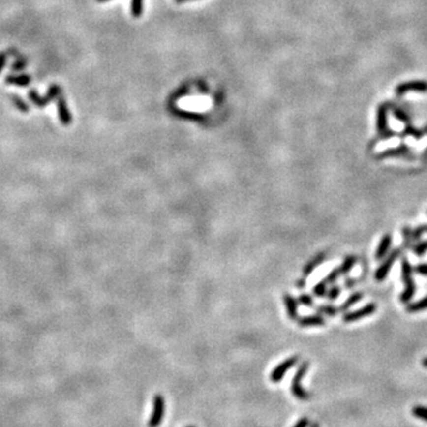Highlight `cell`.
Returning <instances> with one entry per match:
<instances>
[{"label":"cell","mask_w":427,"mask_h":427,"mask_svg":"<svg viewBox=\"0 0 427 427\" xmlns=\"http://www.w3.org/2000/svg\"><path fill=\"white\" fill-rule=\"evenodd\" d=\"M401 273H402V281L405 284V290L400 296V301L402 303H408L415 294V284L413 280V267L407 259H402L401 261Z\"/></svg>","instance_id":"obj_1"},{"label":"cell","mask_w":427,"mask_h":427,"mask_svg":"<svg viewBox=\"0 0 427 427\" xmlns=\"http://www.w3.org/2000/svg\"><path fill=\"white\" fill-rule=\"evenodd\" d=\"M307 368H308V363L307 362L303 363L298 370H297V373L294 374L292 383H291V391H292V394L297 397V399L302 401H306L308 400V397H310V394H308L302 386V380L304 379L305 374H306L307 371Z\"/></svg>","instance_id":"obj_2"},{"label":"cell","mask_w":427,"mask_h":427,"mask_svg":"<svg viewBox=\"0 0 427 427\" xmlns=\"http://www.w3.org/2000/svg\"><path fill=\"white\" fill-rule=\"evenodd\" d=\"M165 413V400L163 395H155L153 399V412L149 420V427H158L161 424Z\"/></svg>","instance_id":"obj_3"},{"label":"cell","mask_w":427,"mask_h":427,"mask_svg":"<svg viewBox=\"0 0 427 427\" xmlns=\"http://www.w3.org/2000/svg\"><path fill=\"white\" fill-rule=\"evenodd\" d=\"M400 254H401L400 249H394L393 252L389 254L387 258L385 259V261L380 265V267L377 268L376 272H375V279H376L377 281H382L387 278L389 271L392 270L394 262L396 261L397 258H399Z\"/></svg>","instance_id":"obj_4"},{"label":"cell","mask_w":427,"mask_h":427,"mask_svg":"<svg viewBox=\"0 0 427 427\" xmlns=\"http://www.w3.org/2000/svg\"><path fill=\"white\" fill-rule=\"evenodd\" d=\"M387 109L388 106L387 103H383L377 108V114H376V126L379 129L380 135L382 138H389L393 137L392 131H389L387 126Z\"/></svg>","instance_id":"obj_5"},{"label":"cell","mask_w":427,"mask_h":427,"mask_svg":"<svg viewBox=\"0 0 427 427\" xmlns=\"http://www.w3.org/2000/svg\"><path fill=\"white\" fill-rule=\"evenodd\" d=\"M375 311H376V305H375L374 303H370V304L365 305V306L359 308V310H355V311H351V312L344 313V316H343V320H344L345 323L355 322V320H360L362 318H366V317L370 316V314H373Z\"/></svg>","instance_id":"obj_6"},{"label":"cell","mask_w":427,"mask_h":427,"mask_svg":"<svg viewBox=\"0 0 427 427\" xmlns=\"http://www.w3.org/2000/svg\"><path fill=\"white\" fill-rule=\"evenodd\" d=\"M297 362H298V356L290 357V359L285 360L284 362H281L278 367L274 368L272 374H271V381L274 383L280 382L282 377H284V375L287 373L288 369H291L294 365H297Z\"/></svg>","instance_id":"obj_7"},{"label":"cell","mask_w":427,"mask_h":427,"mask_svg":"<svg viewBox=\"0 0 427 427\" xmlns=\"http://www.w3.org/2000/svg\"><path fill=\"white\" fill-rule=\"evenodd\" d=\"M397 95H403L407 92H427V82L425 81H408L401 83L395 89Z\"/></svg>","instance_id":"obj_8"},{"label":"cell","mask_w":427,"mask_h":427,"mask_svg":"<svg viewBox=\"0 0 427 427\" xmlns=\"http://www.w3.org/2000/svg\"><path fill=\"white\" fill-rule=\"evenodd\" d=\"M57 111H59V118L61 123H62L63 126L70 125L73 118H71V113L70 111H69L67 102H65V100L63 99L62 96H60L59 100H57Z\"/></svg>","instance_id":"obj_9"},{"label":"cell","mask_w":427,"mask_h":427,"mask_svg":"<svg viewBox=\"0 0 427 427\" xmlns=\"http://www.w3.org/2000/svg\"><path fill=\"white\" fill-rule=\"evenodd\" d=\"M389 157H412L411 150H409L406 145H400L399 147H394V149L385 150L382 153L377 155L379 159H383V158H389Z\"/></svg>","instance_id":"obj_10"},{"label":"cell","mask_w":427,"mask_h":427,"mask_svg":"<svg viewBox=\"0 0 427 427\" xmlns=\"http://www.w3.org/2000/svg\"><path fill=\"white\" fill-rule=\"evenodd\" d=\"M391 246H392V235L386 234V235H383V238L381 239L379 246H377L376 253H375V258H376L377 260H381V259L385 258Z\"/></svg>","instance_id":"obj_11"},{"label":"cell","mask_w":427,"mask_h":427,"mask_svg":"<svg viewBox=\"0 0 427 427\" xmlns=\"http://www.w3.org/2000/svg\"><path fill=\"white\" fill-rule=\"evenodd\" d=\"M325 324V320L319 314H314V316H307L304 318L299 319V325L301 327H322Z\"/></svg>","instance_id":"obj_12"},{"label":"cell","mask_w":427,"mask_h":427,"mask_svg":"<svg viewBox=\"0 0 427 427\" xmlns=\"http://www.w3.org/2000/svg\"><path fill=\"white\" fill-rule=\"evenodd\" d=\"M284 301L287 308L288 317H290L291 319H296L297 312H298V304H297V301L293 298V297H291L288 293H286L284 296Z\"/></svg>","instance_id":"obj_13"},{"label":"cell","mask_w":427,"mask_h":427,"mask_svg":"<svg viewBox=\"0 0 427 427\" xmlns=\"http://www.w3.org/2000/svg\"><path fill=\"white\" fill-rule=\"evenodd\" d=\"M5 82L10 83V85H16L19 87H27L29 83L31 82V77L28 75H19V76H7Z\"/></svg>","instance_id":"obj_14"},{"label":"cell","mask_w":427,"mask_h":427,"mask_svg":"<svg viewBox=\"0 0 427 427\" xmlns=\"http://www.w3.org/2000/svg\"><path fill=\"white\" fill-rule=\"evenodd\" d=\"M356 262H357L356 256L348 255L347 258L344 259V261H343V264L338 267L340 274H347V273L350 272V271L354 268L355 265H356Z\"/></svg>","instance_id":"obj_15"},{"label":"cell","mask_w":427,"mask_h":427,"mask_svg":"<svg viewBox=\"0 0 427 427\" xmlns=\"http://www.w3.org/2000/svg\"><path fill=\"white\" fill-rule=\"evenodd\" d=\"M324 260H325V254L322 253V254H318V255H317V256H314L312 260L308 262V264L304 268V274H305V275H308V274L312 272L314 268L318 267L319 265L322 264V262L324 261Z\"/></svg>","instance_id":"obj_16"},{"label":"cell","mask_w":427,"mask_h":427,"mask_svg":"<svg viewBox=\"0 0 427 427\" xmlns=\"http://www.w3.org/2000/svg\"><path fill=\"white\" fill-rule=\"evenodd\" d=\"M362 298H363V294L361 292H355L353 294H350V296L348 297L347 301H345L342 305H340L339 310L340 311H347L349 307H351L353 305L356 304V303H359Z\"/></svg>","instance_id":"obj_17"},{"label":"cell","mask_w":427,"mask_h":427,"mask_svg":"<svg viewBox=\"0 0 427 427\" xmlns=\"http://www.w3.org/2000/svg\"><path fill=\"white\" fill-rule=\"evenodd\" d=\"M29 97H30L31 101H32V102L37 107H39V108H44V107L47 106L49 102H50V101L47 99V96H44V97L39 96V95L37 94L34 91L29 92Z\"/></svg>","instance_id":"obj_18"},{"label":"cell","mask_w":427,"mask_h":427,"mask_svg":"<svg viewBox=\"0 0 427 427\" xmlns=\"http://www.w3.org/2000/svg\"><path fill=\"white\" fill-rule=\"evenodd\" d=\"M426 308H427V296L424 297V298L420 299V301L408 304L407 311L408 312H419V311L426 310Z\"/></svg>","instance_id":"obj_19"},{"label":"cell","mask_w":427,"mask_h":427,"mask_svg":"<svg viewBox=\"0 0 427 427\" xmlns=\"http://www.w3.org/2000/svg\"><path fill=\"white\" fill-rule=\"evenodd\" d=\"M144 0H132L131 1V13L135 18H139L143 14Z\"/></svg>","instance_id":"obj_20"},{"label":"cell","mask_w":427,"mask_h":427,"mask_svg":"<svg viewBox=\"0 0 427 427\" xmlns=\"http://www.w3.org/2000/svg\"><path fill=\"white\" fill-rule=\"evenodd\" d=\"M427 131L426 129H424V131H420V129L414 128V127L407 125V127L405 128V131H403L402 135H412V137H414L415 139H420V138H423V135L425 134V132Z\"/></svg>","instance_id":"obj_21"},{"label":"cell","mask_w":427,"mask_h":427,"mask_svg":"<svg viewBox=\"0 0 427 427\" xmlns=\"http://www.w3.org/2000/svg\"><path fill=\"white\" fill-rule=\"evenodd\" d=\"M317 311H318V313H324L330 317H335L338 313V308L333 306V305H322L317 308Z\"/></svg>","instance_id":"obj_22"},{"label":"cell","mask_w":427,"mask_h":427,"mask_svg":"<svg viewBox=\"0 0 427 427\" xmlns=\"http://www.w3.org/2000/svg\"><path fill=\"white\" fill-rule=\"evenodd\" d=\"M12 102H13L14 107H16L17 109H19L20 112H23V113H28V112L30 111V107H29L27 103L24 102V101L20 99V97L16 96V95H13L12 96Z\"/></svg>","instance_id":"obj_23"},{"label":"cell","mask_w":427,"mask_h":427,"mask_svg":"<svg viewBox=\"0 0 427 427\" xmlns=\"http://www.w3.org/2000/svg\"><path fill=\"white\" fill-rule=\"evenodd\" d=\"M327 284H328V282L325 281V280L319 281L318 284H317L316 286H314V288H313V293L316 294L317 297H319V298H320V297L327 296V293H328Z\"/></svg>","instance_id":"obj_24"},{"label":"cell","mask_w":427,"mask_h":427,"mask_svg":"<svg viewBox=\"0 0 427 427\" xmlns=\"http://www.w3.org/2000/svg\"><path fill=\"white\" fill-rule=\"evenodd\" d=\"M412 413H413L414 417L419 418V419L427 421V407H424V406H414L413 408H412Z\"/></svg>","instance_id":"obj_25"},{"label":"cell","mask_w":427,"mask_h":427,"mask_svg":"<svg viewBox=\"0 0 427 427\" xmlns=\"http://www.w3.org/2000/svg\"><path fill=\"white\" fill-rule=\"evenodd\" d=\"M61 95V88L57 85H53L50 88H49V91L47 92V99L49 101H53L54 99H56V97H60Z\"/></svg>","instance_id":"obj_26"},{"label":"cell","mask_w":427,"mask_h":427,"mask_svg":"<svg viewBox=\"0 0 427 427\" xmlns=\"http://www.w3.org/2000/svg\"><path fill=\"white\" fill-rule=\"evenodd\" d=\"M393 114H394V117L396 118L397 120L401 121V122L407 123V125H408V122H409L408 114H406L405 112L402 111V109H400V108H393Z\"/></svg>","instance_id":"obj_27"},{"label":"cell","mask_w":427,"mask_h":427,"mask_svg":"<svg viewBox=\"0 0 427 427\" xmlns=\"http://www.w3.org/2000/svg\"><path fill=\"white\" fill-rule=\"evenodd\" d=\"M425 233H427V224L417 227L414 230H412V239H413V241L419 240L421 236H423V234Z\"/></svg>","instance_id":"obj_28"},{"label":"cell","mask_w":427,"mask_h":427,"mask_svg":"<svg viewBox=\"0 0 427 427\" xmlns=\"http://www.w3.org/2000/svg\"><path fill=\"white\" fill-rule=\"evenodd\" d=\"M413 252L414 254H417V255H423V254H425L427 252V240L426 241H421L419 244H417L415 246H413Z\"/></svg>","instance_id":"obj_29"},{"label":"cell","mask_w":427,"mask_h":427,"mask_svg":"<svg viewBox=\"0 0 427 427\" xmlns=\"http://www.w3.org/2000/svg\"><path fill=\"white\" fill-rule=\"evenodd\" d=\"M339 294H340V288L338 286H336V285H334V286L328 291L327 297L329 301H336V299L339 297Z\"/></svg>","instance_id":"obj_30"},{"label":"cell","mask_w":427,"mask_h":427,"mask_svg":"<svg viewBox=\"0 0 427 427\" xmlns=\"http://www.w3.org/2000/svg\"><path fill=\"white\" fill-rule=\"evenodd\" d=\"M403 234V244H405L406 247H408L409 244H411V242L413 241V239H412V229L409 227H405L402 230Z\"/></svg>","instance_id":"obj_31"},{"label":"cell","mask_w":427,"mask_h":427,"mask_svg":"<svg viewBox=\"0 0 427 427\" xmlns=\"http://www.w3.org/2000/svg\"><path fill=\"white\" fill-rule=\"evenodd\" d=\"M339 275H340L339 268H335V270H333L330 273L328 274L327 278H325L324 280L327 281V282H329V284H334V282L339 278Z\"/></svg>","instance_id":"obj_32"},{"label":"cell","mask_w":427,"mask_h":427,"mask_svg":"<svg viewBox=\"0 0 427 427\" xmlns=\"http://www.w3.org/2000/svg\"><path fill=\"white\" fill-rule=\"evenodd\" d=\"M298 302L301 303L302 305H305V306H313V299L310 294H302V296L299 297Z\"/></svg>","instance_id":"obj_33"},{"label":"cell","mask_w":427,"mask_h":427,"mask_svg":"<svg viewBox=\"0 0 427 427\" xmlns=\"http://www.w3.org/2000/svg\"><path fill=\"white\" fill-rule=\"evenodd\" d=\"M414 272L420 274V275L427 276V264H419L414 267Z\"/></svg>","instance_id":"obj_34"},{"label":"cell","mask_w":427,"mask_h":427,"mask_svg":"<svg viewBox=\"0 0 427 427\" xmlns=\"http://www.w3.org/2000/svg\"><path fill=\"white\" fill-rule=\"evenodd\" d=\"M308 425H310V421H308L307 418H302L293 427H308Z\"/></svg>","instance_id":"obj_35"},{"label":"cell","mask_w":427,"mask_h":427,"mask_svg":"<svg viewBox=\"0 0 427 427\" xmlns=\"http://www.w3.org/2000/svg\"><path fill=\"white\" fill-rule=\"evenodd\" d=\"M5 64H6V55L0 53V73H1L2 69H4Z\"/></svg>","instance_id":"obj_36"},{"label":"cell","mask_w":427,"mask_h":427,"mask_svg":"<svg viewBox=\"0 0 427 427\" xmlns=\"http://www.w3.org/2000/svg\"><path fill=\"white\" fill-rule=\"evenodd\" d=\"M345 287L347 288H351V287H354L355 286V284H356V281L354 280V279H347V280H345Z\"/></svg>","instance_id":"obj_37"},{"label":"cell","mask_w":427,"mask_h":427,"mask_svg":"<svg viewBox=\"0 0 427 427\" xmlns=\"http://www.w3.org/2000/svg\"><path fill=\"white\" fill-rule=\"evenodd\" d=\"M297 286H298L299 288H304L305 287V280H299L298 282H297Z\"/></svg>","instance_id":"obj_38"},{"label":"cell","mask_w":427,"mask_h":427,"mask_svg":"<svg viewBox=\"0 0 427 427\" xmlns=\"http://www.w3.org/2000/svg\"><path fill=\"white\" fill-rule=\"evenodd\" d=\"M187 1H194V0H176L177 4H183V2H187Z\"/></svg>","instance_id":"obj_39"},{"label":"cell","mask_w":427,"mask_h":427,"mask_svg":"<svg viewBox=\"0 0 427 427\" xmlns=\"http://www.w3.org/2000/svg\"><path fill=\"white\" fill-rule=\"evenodd\" d=\"M423 366H424V367H425V368H427V357H425V359L423 360Z\"/></svg>","instance_id":"obj_40"},{"label":"cell","mask_w":427,"mask_h":427,"mask_svg":"<svg viewBox=\"0 0 427 427\" xmlns=\"http://www.w3.org/2000/svg\"><path fill=\"white\" fill-rule=\"evenodd\" d=\"M310 427H319V425L317 423H313V424H311Z\"/></svg>","instance_id":"obj_41"},{"label":"cell","mask_w":427,"mask_h":427,"mask_svg":"<svg viewBox=\"0 0 427 427\" xmlns=\"http://www.w3.org/2000/svg\"><path fill=\"white\" fill-rule=\"evenodd\" d=\"M97 1H100V2H103V1H108V0H97Z\"/></svg>","instance_id":"obj_42"},{"label":"cell","mask_w":427,"mask_h":427,"mask_svg":"<svg viewBox=\"0 0 427 427\" xmlns=\"http://www.w3.org/2000/svg\"><path fill=\"white\" fill-rule=\"evenodd\" d=\"M186 427H195V426H186Z\"/></svg>","instance_id":"obj_43"}]
</instances>
